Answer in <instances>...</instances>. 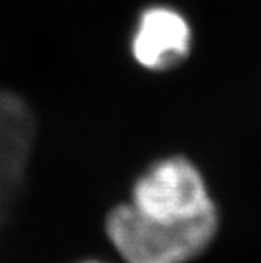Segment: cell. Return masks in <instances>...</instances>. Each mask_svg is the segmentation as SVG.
Wrapping results in <instances>:
<instances>
[{
  "mask_svg": "<svg viewBox=\"0 0 261 263\" xmlns=\"http://www.w3.org/2000/svg\"><path fill=\"white\" fill-rule=\"evenodd\" d=\"M219 211L186 222L165 224L140 214L129 202L113 206L104 230L125 263H189L216 240Z\"/></svg>",
  "mask_w": 261,
  "mask_h": 263,
  "instance_id": "cell-1",
  "label": "cell"
},
{
  "mask_svg": "<svg viewBox=\"0 0 261 263\" xmlns=\"http://www.w3.org/2000/svg\"><path fill=\"white\" fill-rule=\"evenodd\" d=\"M129 203L144 216L165 224H186L219 211L198 167L186 156H165L142 172Z\"/></svg>",
  "mask_w": 261,
  "mask_h": 263,
  "instance_id": "cell-2",
  "label": "cell"
},
{
  "mask_svg": "<svg viewBox=\"0 0 261 263\" xmlns=\"http://www.w3.org/2000/svg\"><path fill=\"white\" fill-rule=\"evenodd\" d=\"M189 49L191 29L179 13L154 7L142 14L132 38V54L144 68L170 69L187 57Z\"/></svg>",
  "mask_w": 261,
  "mask_h": 263,
  "instance_id": "cell-3",
  "label": "cell"
},
{
  "mask_svg": "<svg viewBox=\"0 0 261 263\" xmlns=\"http://www.w3.org/2000/svg\"><path fill=\"white\" fill-rule=\"evenodd\" d=\"M77 263H109V261H104V260H98V258H85V260H81Z\"/></svg>",
  "mask_w": 261,
  "mask_h": 263,
  "instance_id": "cell-4",
  "label": "cell"
}]
</instances>
